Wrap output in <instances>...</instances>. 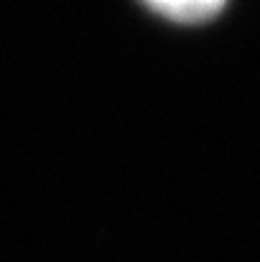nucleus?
Masks as SVG:
<instances>
[{
  "instance_id": "f257e3e1",
  "label": "nucleus",
  "mask_w": 260,
  "mask_h": 262,
  "mask_svg": "<svg viewBox=\"0 0 260 262\" xmlns=\"http://www.w3.org/2000/svg\"><path fill=\"white\" fill-rule=\"evenodd\" d=\"M148 8L176 23H202L222 13L225 3L222 0H156L148 3Z\"/></svg>"
}]
</instances>
